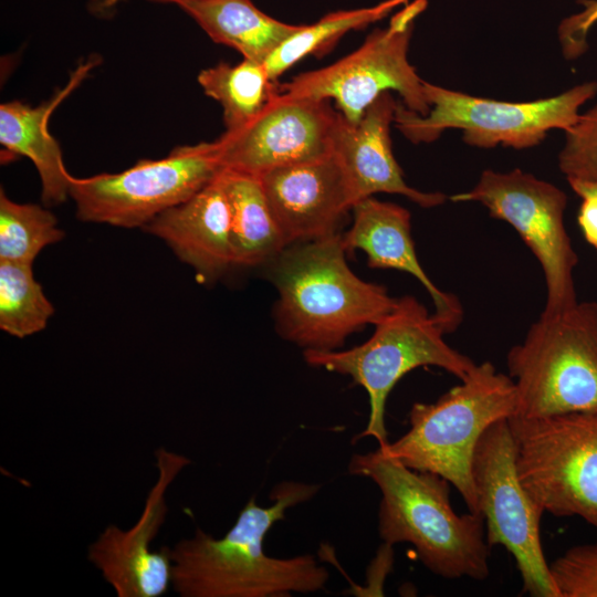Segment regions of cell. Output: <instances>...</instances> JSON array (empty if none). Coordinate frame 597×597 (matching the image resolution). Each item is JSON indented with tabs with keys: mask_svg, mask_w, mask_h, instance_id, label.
I'll list each match as a JSON object with an SVG mask.
<instances>
[{
	"mask_svg": "<svg viewBox=\"0 0 597 597\" xmlns=\"http://www.w3.org/2000/svg\"><path fill=\"white\" fill-rule=\"evenodd\" d=\"M318 484L283 481L270 493V506L251 496L221 538L197 528L169 547L171 584L182 597H281L324 588L328 572L310 554L277 558L265 554L266 533L290 507L311 500Z\"/></svg>",
	"mask_w": 597,
	"mask_h": 597,
	"instance_id": "6da1fadb",
	"label": "cell"
},
{
	"mask_svg": "<svg viewBox=\"0 0 597 597\" xmlns=\"http://www.w3.org/2000/svg\"><path fill=\"white\" fill-rule=\"evenodd\" d=\"M346 252L337 233L290 244L268 263L281 337L304 350H337L349 335L390 313L397 298L358 277Z\"/></svg>",
	"mask_w": 597,
	"mask_h": 597,
	"instance_id": "7a4b0ae2",
	"label": "cell"
},
{
	"mask_svg": "<svg viewBox=\"0 0 597 597\" xmlns=\"http://www.w3.org/2000/svg\"><path fill=\"white\" fill-rule=\"evenodd\" d=\"M348 471L379 488L378 534L385 544H411L423 566L447 579L489 576L484 519L472 512L455 513L446 479L410 469L378 448L354 454Z\"/></svg>",
	"mask_w": 597,
	"mask_h": 597,
	"instance_id": "3957f363",
	"label": "cell"
},
{
	"mask_svg": "<svg viewBox=\"0 0 597 597\" xmlns=\"http://www.w3.org/2000/svg\"><path fill=\"white\" fill-rule=\"evenodd\" d=\"M516 408L512 378L483 362L437 401L415 402L409 430L378 449L410 469L442 476L469 512L480 514L472 474L476 444L490 426L509 419Z\"/></svg>",
	"mask_w": 597,
	"mask_h": 597,
	"instance_id": "277c9868",
	"label": "cell"
},
{
	"mask_svg": "<svg viewBox=\"0 0 597 597\" xmlns=\"http://www.w3.org/2000/svg\"><path fill=\"white\" fill-rule=\"evenodd\" d=\"M444 335L433 314L416 297L406 295L397 298L362 345L347 350H304V359L310 366L347 375L366 390L369 417L357 439L373 437L378 447H384L389 442L386 402L406 374L421 366H436L462 380L475 367L469 356L444 341Z\"/></svg>",
	"mask_w": 597,
	"mask_h": 597,
	"instance_id": "5b68a950",
	"label": "cell"
},
{
	"mask_svg": "<svg viewBox=\"0 0 597 597\" xmlns=\"http://www.w3.org/2000/svg\"><path fill=\"white\" fill-rule=\"evenodd\" d=\"M516 413L597 411V302L544 313L506 355Z\"/></svg>",
	"mask_w": 597,
	"mask_h": 597,
	"instance_id": "8992f818",
	"label": "cell"
},
{
	"mask_svg": "<svg viewBox=\"0 0 597 597\" xmlns=\"http://www.w3.org/2000/svg\"><path fill=\"white\" fill-rule=\"evenodd\" d=\"M430 106L420 115L398 103L394 123L412 143H431L446 129L462 130L465 144L480 148L499 145L515 149L542 143L553 129H568L579 108L597 93V82H586L546 98L505 102L472 96L423 81Z\"/></svg>",
	"mask_w": 597,
	"mask_h": 597,
	"instance_id": "52a82bcc",
	"label": "cell"
},
{
	"mask_svg": "<svg viewBox=\"0 0 597 597\" xmlns=\"http://www.w3.org/2000/svg\"><path fill=\"white\" fill-rule=\"evenodd\" d=\"M509 427L520 481L544 513L597 530V411L513 415Z\"/></svg>",
	"mask_w": 597,
	"mask_h": 597,
	"instance_id": "ba28073f",
	"label": "cell"
},
{
	"mask_svg": "<svg viewBox=\"0 0 597 597\" xmlns=\"http://www.w3.org/2000/svg\"><path fill=\"white\" fill-rule=\"evenodd\" d=\"M427 0H413L390 18L385 29L371 32L350 54L331 65L302 73L277 85L279 92L297 97L335 101L350 124L383 93L395 91L410 111L427 115L430 106L423 80L408 61V48L416 19L426 10Z\"/></svg>",
	"mask_w": 597,
	"mask_h": 597,
	"instance_id": "9c48e42d",
	"label": "cell"
},
{
	"mask_svg": "<svg viewBox=\"0 0 597 597\" xmlns=\"http://www.w3.org/2000/svg\"><path fill=\"white\" fill-rule=\"evenodd\" d=\"M222 169L214 142L181 146L161 159H144L118 174L72 177L70 197L84 222L144 228L191 198Z\"/></svg>",
	"mask_w": 597,
	"mask_h": 597,
	"instance_id": "30bf717a",
	"label": "cell"
},
{
	"mask_svg": "<svg viewBox=\"0 0 597 597\" xmlns=\"http://www.w3.org/2000/svg\"><path fill=\"white\" fill-rule=\"evenodd\" d=\"M451 200L479 202L491 217L517 231L544 273V313L561 312L578 302L574 281L578 256L564 223L567 196L562 189L519 168L507 172L486 169L471 190Z\"/></svg>",
	"mask_w": 597,
	"mask_h": 597,
	"instance_id": "8fae6325",
	"label": "cell"
},
{
	"mask_svg": "<svg viewBox=\"0 0 597 597\" xmlns=\"http://www.w3.org/2000/svg\"><path fill=\"white\" fill-rule=\"evenodd\" d=\"M472 474L486 543L490 548L503 546L514 557L522 594L561 597L541 542L544 511L520 481L509 419L494 422L482 434Z\"/></svg>",
	"mask_w": 597,
	"mask_h": 597,
	"instance_id": "7c38bea8",
	"label": "cell"
},
{
	"mask_svg": "<svg viewBox=\"0 0 597 597\" xmlns=\"http://www.w3.org/2000/svg\"><path fill=\"white\" fill-rule=\"evenodd\" d=\"M341 113L329 101L279 92L249 124L223 133L214 145L223 168L260 176L333 154Z\"/></svg>",
	"mask_w": 597,
	"mask_h": 597,
	"instance_id": "4fadbf2b",
	"label": "cell"
},
{
	"mask_svg": "<svg viewBox=\"0 0 597 597\" xmlns=\"http://www.w3.org/2000/svg\"><path fill=\"white\" fill-rule=\"evenodd\" d=\"M158 478L147 494L138 521L128 530L108 525L93 542L88 561L113 586L118 597H158L171 584L169 547L151 551L168 512L166 493L179 472L191 461L166 448L155 451Z\"/></svg>",
	"mask_w": 597,
	"mask_h": 597,
	"instance_id": "5bb4252c",
	"label": "cell"
},
{
	"mask_svg": "<svg viewBox=\"0 0 597 597\" xmlns=\"http://www.w3.org/2000/svg\"><path fill=\"white\" fill-rule=\"evenodd\" d=\"M259 177L289 245L339 233L342 221L354 207L347 178L334 154Z\"/></svg>",
	"mask_w": 597,
	"mask_h": 597,
	"instance_id": "9a60e30c",
	"label": "cell"
},
{
	"mask_svg": "<svg viewBox=\"0 0 597 597\" xmlns=\"http://www.w3.org/2000/svg\"><path fill=\"white\" fill-rule=\"evenodd\" d=\"M398 102L390 92L380 94L356 124L341 114L333 144V154L341 164L354 206L374 193H396L422 208L442 205L441 192H423L407 185L391 149L390 125Z\"/></svg>",
	"mask_w": 597,
	"mask_h": 597,
	"instance_id": "2e32d148",
	"label": "cell"
},
{
	"mask_svg": "<svg viewBox=\"0 0 597 597\" xmlns=\"http://www.w3.org/2000/svg\"><path fill=\"white\" fill-rule=\"evenodd\" d=\"M352 210L353 226L342 234L345 250L364 251L371 268L395 269L415 276L431 296L433 316L444 333L454 332L463 320L462 305L457 296L437 287L422 269L411 237L409 211L373 197L360 200Z\"/></svg>",
	"mask_w": 597,
	"mask_h": 597,
	"instance_id": "e0dca14e",
	"label": "cell"
},
{
	"mask_svg": "<svg viewBox=\"0 0 597 597\" xmlns=\"http://www.w3.org/2000/svg\"><path fill=\"white\" fill-rule=\"evenodd\" d=\"M220 174V172H219ZM208 281L233 265L231 210L219 175L188 200L155 217L144 228Z\"/></svg>",
	"mask_w": 597,
	"mask_h": 597,
	"instance_id": "ac0fdd59",
	"label": "cell"
},
{
	"mask_svg": "<svg viewBox=\"0 0 597 597\" xmlns=\"http://www.w3.org/2000/svg\"><path fill=\"white\" fill-rule=\"evenodd\" d=\"M93 65L92 62L80 65L62 90L36 107L19 101L0 106V143L10 153L32 160L41 179L42 201L46 206L64 202L70 197L72 180L64 166L59 143L49 133V118Z\"/></svg>",
	"mask_w": 597,
	"mask_h": 597,
	"instance_id": "d6986e66",
	"label": "cell"
},
{
	"mask_svg": "<svg viewBox=\"0 0 597 597\" xmlns=\"http://www.w3.org/2000/svg\"><path fill=\"white\" fill-rule=\"evenodd\" d=\"M177 6L214 42L262 64L302 27L268 15L251 0H189Z\"/></svg>",
	"mask_w": 597,
	"mask_h": 597,
	"instance_id": "ffe728a7",
	"label": "cell"
},
{
	"mask_svg": "<svg viewBox=\"0 0 597 597\" xmlns=\"http://www.w3.org/2000/svg\"><path fill=\"white\" fill-rule=\"evenodd\" d=\"M219 179L231 210L233 265L268 264L289 244L270 208L260 177L223 168Z\"/></svg>",
	"mask_w": 597,
	"mask_h": 597,
	"instance_id": "44dd1931",
	"label": "cell"
},
{
	"mask_svg": "<svg viewBox=\"0 0 597 597\" xmlns=\"http://www.w3.org/2000/svg\"><path fill=\"white\" fill-rule=\"evenodd\" d=\"M198 82L206 95L221 104L224 133L237 132L249 124L277 93V84L264 64L247 59L234 65L219 63L205 69Z\"/></svg>",
	"mask_w": 597,
	"mask_h": 597,
	"instance_id": "7402d4cb",
	"label": "cell"
},
{
	"mask_svg": "<svg viewBox=\"0 0 597 597\" xmlns=\"http://www.w3.org/2000/svg\"><path fill=\"white\" fill-rule=\"evenodd\" d=\"M409 0H384L371 7L339 10L302 27L287 38L263 63L273 81L306 55H322L347 32L377 22Z\"/></svg>",
	"mask_w": 597,
	"mask_h": 597,
	"instance_id": "603a6c76",
	"label": "cell"
},
{
	"mask_svg": "<svg viewBox=\"0 0 597 597\" xmlns=\"http://www.w3.org/2000/svg\"><path fill=\"white\" fill-rule=\"evenodd\" d=\"M53 313L32 264L0 260V328L24 338L43 331Z\"/></svg>",
	"mask_w": 597,
	"mask_h": 597,
	"instance_id": "cb8c5ba5",
	"label": "cell"
},
{
	"mask_svg": "<svg viewBox=\"0 0 597 597\" xmlns=\"http://www.w3.org/2000/svg\"><path fill=\"white\" fill-rule=\"evenodd\" d=\"M64 238L56 217L33 203H18L0 192V260L33 264L48 245Z\"/></svg>",
	"mask_w": 597,
	"mask_h": 597,
	"instance_id": "d4e9b609",
	"label": "cell"
},
{
	"mask_svg": "<svg viewBox=\"0 0 597 597\" xmlns=\"http://www.w3.org/2000/svg\"><path fill=\"white\" fill-rule=\"evenodd\" d=\"M558 167L568 182L597 185V104L565 130Z\"/></svg>",
	"mask_w": 597,
	"mask_h": 597,
	"instance_id": "484cf974",
	"label": "cell"
},
{
	"mask_svg": "<svg viewBox=\"0 0 597 597\" xmlns=\"http://www.w3.org/2000/svg\"><path fill=\"white\" fill-rule=\"evenodd\" d=\"M549 568L561 597H597V543L568 548Z\"/></svg>",
	"mask_w": 597,
	"mask_h": 597,
	"instance_id": "4316f807",
	"label": "cell"
},
{
	"mask_svg": "<svg viewBox=\"0 0 597 597\" xmlns=\"http://www.w3.org/2000/svg\"><path fill=\"white\" fill-rule=\"evenodd\" d=\"M583 9L565 18L558 25L557 35L564 56L577 59L587 49V34L597 23V0H578Z\"/></svg>",
	"mask_w": 597,
	"mask_h": 597,
	"instance_id": "83f0119b",
	"label": "cell"
},
{
	"mask_svg": "<svg viewBox=\"0 0 597 597\" xmlns=\"http://www.w3.org/2000/svg\"><path fill=\"white\" fill-rule=\"evenodd\" d=\"M572 189L579 196L578 224L586 241L597 250V185L572 181Z\"/></svg>",
	"mask_w": 597,
	"mask_h": 597,
	"instance_id": "f1b7e54d",
	"label": "cell"
},
{
	"mask_svg": "<svg viewBox=\"0 0 597 597\" xmlns=\"http://www.w3.org/2000/svg\"><path fill=\"white\" fill-rule=\"evenodd\" d=\"M150 1L159 2V3H174L177 6L184 1H189V0H150Z\"/></svg>",
	"mask_w": 597,
	"mask_h": 597,
	"instance_id": "f546056e",
	"label": "cell"
}]
</instances>
